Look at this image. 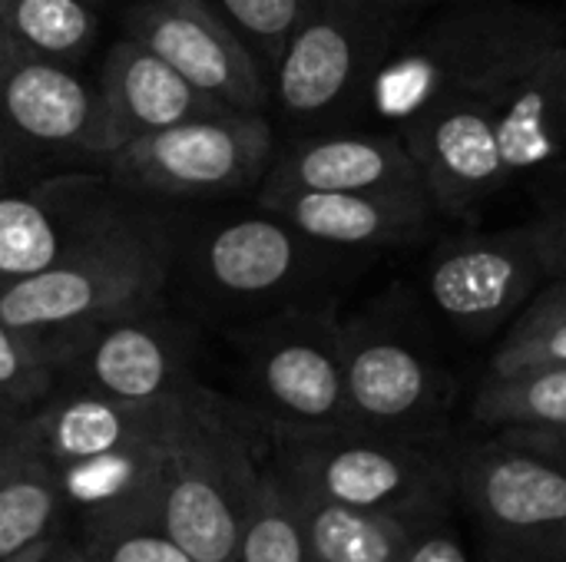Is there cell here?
Instances as JSON below:
<instances>
[{
	"label": "cell",
	"instance_id": "obj_15",
	"mask_svg": "<svg viewBox=\"0 0 566 562\" xmlns=\"http://www.w3.org/2000/svg\"><path fill=\"white\" fill-rule=\"evenodd\" d=\"M70 351L96 394L123 404H163L186 361V335L156 301L96 325Z\"/></svg>",
	"mask_w": 566,
	"mask_h": 562
},
{
	"label": "cell",
	"instance_id": "obj_29",
	"mask_svg": "<svg viewBox=\"0 0 566 562\" xmlns=\"http://www.w3.org/2000/svg\"><path fill=\"white\" fill-rule=\"evenodd\" d=\"M36 338L0 321V404H23L50 381V358Z\"/></svg>",
	"mask_w": 566,
	"mask_h": 562
},
{
	"label": "cell",
	"instance_id": "obj_33",
	"mask_svg": "<svg viewBox=\"0 0 566 562\" xmlns=\"http://www.w3.org/2000/svg\"><path fill=\"white\" fill-rule=\"evenodd\" d=\"M501 437L521 444V447H531L557 464L566 467V427H551V431H541V427H527V431H497Z\"/></svg>",
	"mask_w": 566,
	"mask_h": 562
},
{
	"label": "cell",
	"instance_id": "obj_16",
	"mask_svg": "<svg viewBox=\"0 0 566 562\" xmlns=\"http://www.w3.org/2000/svg\"><path fill=\"white\" fill-rule=\"evenodd\" d=\"M116 205L119 202L90 179L0 189V285L30 278L60 262Z\"/></svg>",
	"mask_w": 566,
	"mask_h": 562
},
{
	"label": "cell",
	"instance_id": "obj_2",
	"mask_svg": "<svg viewBox=\"0 0 566 562\" xmlns=\"http://www.w3.org/2000/svg\"><path fill=\"white\" fill-rule=\"evenodd\" d=\"M176 265V238L116 205L50 268L0 285V321L43 348L76 344L96 325L156 305Z\"/></svg>",
	"mask_w": 566,
	"mask_h": 562
},
{
	"label": "cell",
	"instance_id": "obj_30",
	"mask_svg": "<svg viewBox=\"0 0 566 562\" xmlns=\"http://www.w3.org/2000/svg\"><path fill=\"white\" fill-rule=\"evenodd\" d=\"M547 278H566V169H551L541 176L537 209L527 222Z\"/></svg>",
	"mask_w": 566,
	"mask_h": 562
},
{
	"label": "cell",
	"instance_id": "obj_18",
	"mask_svg": "<svg viewBox=\"0 0 566 562\" xmlns=\"http://www.w3.org/2000/svg\"><path fill=\"white\" fill-rule=\"evenodd\" d=\"M259 205L325 248H395L421 238L438 215L421 189L408 192H275Z\"/></svg>",
	"mask_w": 566,
	"mask_h": 562
},
{
	"label": "cell",
	"instance_id": "obj_12",
	"mask_svg": "<svg viewBox=\"0 0 566 562\" xmlns=\"http://www.w3.org/2000/svg\"><path fill=\"white\" fill-rule=\"evenodd\" d=\"M424 185L428 202L444 219H464L501 195L514 179L507 172L494 99H438L398 126Z\"/></svg>",
	"mask_w": 566,
	"mask_h": 562
},
{
	"label": "cell",
	"instance_id": "obj_3",
	"mask_svg": "<svg viewBox=\"0 0 566 562\" xmlns=\"http://www.w3.org/2000/svg\"><path fill=\"white\" fill-rule=\"evenodd\" d=\"M348 427L441 444L451 441L458 384L418 301L388 291L342 321Z\"/></svg>",
	"mask_w": 566,
	"mask_h": 562
},
{
	"label": "cell",
	"instance_id": "obj_14",
	"mask_svg": "<svg viewBox=\"0 0 566 562\" xmlns=\"http://www.w3.org/2000/svg\"><path fill=\"white\" fill-rule=\"evenodd\" d=\"M421 189L401 132H318L275 152L259 195L275 192H408Z\"/></svg>",
	"mask_w": 566,
	"mask_h": 562
},
{
	"label": "cell",
	"instance_id": "obj_25",
	"mask_svg": "<svg viewBox=\"0 0 566 562\" xmlns=\"http://www.w3.org/2000/svg\"><path fill=\"white\" fill-rule=\"evenodd\" d=\"M544 364H566V315H544L524 308L511 321L488 371L507 374Z\"/></svg>",
	"mask_w": 566,
	"mask_h": 562
},
{
	"label": "cell",
	"instance_id": "obj_38",
	"mask_svg": "<svg viewBox=\"0 0 566 562\" xmlns=\"http://www.w3.org/2000/svg\"><path fill=\"white\" fill-rule=\"evenodd\" d=\"M86 3H93V7H96V3H106V0H86Z\"/></svg>",
	"mask_w": 566,
	"mask_h": 562
},
{
	"label": "cell",
	"instance_id": "obj_36",
	"mask_svg": "<svg viewBox=\"0 0 566 562\" xmlns=\"http://www.w3.org/2000/svg\"><path fill=\"white\" fill-rule=\"evenodd\" d=\"M481 562H521L514 560V556H507V553H501V550H494V547H484V556Z\"/></svg>",
	"mask_w": 566,
	"mask_h": 562
},
{
	"label": "cell",
	"instance_id": "obj_37",
	"mask_svg": "<svg viewBox=\"0 0 566 562\" xmlns=\"http://www.w3.org/2000/svg\"><path fill=\"white\" fill-rule=\"evenodd\" d=\"M13 53H17V50H13V43H10V40H7V33L0 30V66H3Z\"/></svg>",
	"mask_w": 566,
	"mask_h": 562
},
{
	"label": "cell",
	"instance_id": "obj_24",
	"mask_svg": "<svg viewBox=\"0 0 566 562\" xmlns=\"http://www.w3.org/2000/svg\"><path fill=\"white\" fill-rule=\"evenodd\" d=\"M166 537L196 562H229L239 523L216 484L182 470L166 494Z\"/></svg>",
	"mask_w": 566,
	"mask_h": 562
},
{
	"label": "cell",
	"instance_id": "obj_5",
	"mask_svg": "<svg viewBox=\"0 0 566 562\" xmlns=\"http://www.w3.org/2000/svg\"><path fill=\"white\" fill-rule=\"evenodd\" d=\"M408 13L395 0H312L272 66V99L295 123H328L368 103V89Z\"/></svg>",
	"mask_w": 566,
	"mask_h": 562
},
{
	"label": "cell",
	"instance_id": "obj_17",
	"mask_svg": "<svg viewBox=\"0 0 566 562\" xmlns=\"http://www.w3.org/2000/svg\"><path fill=\"white\" fill-rule=\"evenodd\" d=\"M96 93L66 63L13 53L0 66V136L13 149L86 152Z\"/></svg>",
	"mask_w": 566,
	"mask_h": 562
},
{
	"label": "cell",
	"instance_id": "obj_28",
	"mask_svg": "<svg viewBox=\"0 0 566 562\" xmlns=\"http://www.w3.org/2000/svg\"><path fill=\"white\" fill-rule=\"evenodd\" d=\"M53 517V490L36 477L0 484V562L27 550Z\"/></svg>",
	"mask_w": 566,
	"mask_h": 562
},
{
	"label": "cell",
	"instance_id": "obj_13",
	"mask_svg": "<svg viewBox=\"0 0 566 562\" xmlns=\"http://www.w3.org/2000/svg\"><path fill=\"white\" fill-rule=\"evenodd\" d=\"M93 93L96 113L86 156L96 159H106L123 146L176 123L229 113L133 36H119L109 46Z\"/></svg>",
	"mask_w": 566,
	"mask_h": 562
},
{
	"label": "cell",
	"instance_id": "obj_10",
	"mask_svg": "<svg viewBox=\"0 0 566 562\" xmlns=\"http://www.w3.org/2000/svg\"><path fill=\"white\" fill-rule=\"evenodd\" d=\"M328 252L282 215L259 212L206 222L189 238V275L209 301L265 305L305 288Z\"/></svg>",
	"mask_w": 566,
	"mask_h": 562
},
{
	"label": "cell",
	"instance_id": "obj_7",
	"mask_svg": "<svg viewBox=\"0 0 566 562\" xmlns=\"http://www.w3.org/2000/svg\"><path fill=\"white\" fill-rule=\"evenodd\" d=\"M454 500L488 547L521 562H566V467L501 434L451 450Z\"/></svg>",
	"mask_w": 566,
	"mask_h": 562
},
{
	"label": "cell",
	"instance_id": "obj_6",
	"mask_svg": "<svg viewBox=\"0 0 566 562\" xmlns=\"http://www.w3.org/2000/svg\"><path fill=\"white\" fill-rule=\"evenodd\" d=\"M275 159L265 113H216L149 132L106 156V172L129 195L229 199L259 189Z\"/></svg>",
	"mask_w": 566,
	"mask_h": 562
},
{
	"label": "cell",
	"instance_id": "obj_19",
	"mask_svg": "<svg viewBox=\"0 0 566 562\" xmlns=\"http://www.w3.org/2000/svg\"><path fill=\"white\" fill-rule=\"evenodd\" d=\"M511 179L547 176L566 156V40L547 46L494 99Z\"/></svg>",
	"mask_w": 566,
	"mask_h": 562
},
{
	"label": "cell",
	"instance_id": "obj_35",
	"mask_svg": "<svg viewBox=\"0 0 566 562\" xmlns=\"http://www.w3.org/2000/svg\"><path fill=\"white\" fill-rule=\"evenodd\" d=\"M408 17L418 13V10H431V7H444V3H454V0H395Z\"/></svg>",
	"mask_w": 566,
	"mask_h": 562
},
{
	"label": "cell",
	"instance_id": "obj_23",
	"mask_svg": "<svg viewBox=\"0 0 566 562\" xmlns=\"http://www.w3.org/2000/svg\"><path fill=\"white\" fill-rule=\"evenodd\" d=\"M0 30L20 53L73 66L93 46L99 23L86 0H0Z\"/></svg>",
	"mask_w": 566,
	"mask_h": 562
},
{
	"label": "cell",
	"instance_id": "obj_9",
	"mask_svg": "<svg viewBox=\"0 0 566 562\" xmlns=\"http://www.w3.org/2000/svg\"><path fill=\"white\" fill-rule=\"evenodd\" d=\"M547 268L524 225L468 232L441 242L424 262V295L464 338H491L547 285Z\"/></svg>",
	"mask_w": 566,
	"mask_h": 562
},
{
	"label": "cell",
	"instance_id": "obj_4",
	"mask_svg": "<svg viewBox=\"0 0 566 562\" xmlns=\"http://www.w3.org/2000/svg\"><path fill=\"white\" fill-rule=\"evenodd\" d=\"M295 434L289 460L302 497L408 523L448 513L454 503L451 441L421 444L358 427Z\"/></svg>",
	"mask_w": 566,
	"mask_h": 562
},
{
	"label": "cell",
	"instance_id": "obj_31",
	"mask_svg": "<svg viewBox=\"0 0 566 562\" xmlns=\"http://www.w3.org/2000/svg\"><path fill=\"white\" fill-rule=\"evenodd\" d=\"M401 562H471L461 537L451 527V510L415 527Z\"/></svg>",
	"mask_w": 566,
	"mask_h": 562
},
{
	"label": "cell",
	"instance_id": "obj_26",
	"mask_svg": "<svg viewBox=\"0 0 566 562\" xmlns=\"http://www.w3.org/2000/svg\"><path fill=\"white\" fill-rule=\"evenodd\" d=\"M209 3L245 36V43L265 63L269 76L289 33L312 7V0H209Z\"/></svg>",
	"mask_w": 566,
	"mask_h": 562
},
{
	"label": "cell",
	"instance_id": "obj_27",
	"mask_svg": "<svg viewBox=\"0 0 566 562\" xmlns=\"http://www.w3.org/2000/svg\"><path fill=\"white\" fill-rule=\"evenodd\" d=\"M242 562H308L302 500L295 490L289 497H272L252 520L242 540Z\"/></svg>",
	"mask_w": 566,
	"mask_h": 562
},
{
	"label": "cell",
	"instance_id": "obj_8",
	"mask_svg": "<svg viewBox=\"0 0 566 562\" xmlns=\"http://www.w3.org/2000/svg\"><path fill=\"white\" fill-rule=\"evenodd\" d=\"M252 381L289 431L348 427L342 318L332 305H285L245 335Z\"/></svg>",
	"mask_w": 566,
	"mask_h": 562
},
{
	"label": "cell",
	"instance_id": "obj_32",
	"mask_svg": "<svg viewBox=\"0 0 566 562\" xmlns=\"http://www.w3.org/2000/svg\"><path fill=\"white\" fill-rule=\"evenodd\" d=\"M109 562H196L169 537H126L113 547Z\"/></svg>",
	"mask_w": 566,
	"mask_h": 562
},
{
	"label": "cell",
	"instance_id": "obj_34",
	"mask_svg": "<svg viewBox=\"0 0 566 562\" xmlns=\"http://www.w3.org/2000/svg\"><path fill=\"white\" fill-rule=\"evenodd\" d=\"M531 311H544V315H566V278H551L534 301L527 305Z\"/></svg>",
	"mask_w": 566,
	"mask_h": 562
},
{
	"label": "cell",
	"instance_id": "obj_21",
	"mask_svg": "<svg viewBox=\"0 0 566 562\" xmlns=\"http://www.w3.org/2000/svg\"><path fill=\"white\" fill-rule=\"evenodd\" d=\"M298 500L305 520L308 562H401L405 547L418 527L398 517L365 513V510L312 500L302 494Z\"/></svg>",
	"mask_w": 566,
	"mask_h": 562
},
{
	"label": "cell",
	"instance_id": "obj_20",
	"mask_svg": "<svg viewBox=\"0 0 566 562\" xmlns=\"http://www.w3.org/2000/svg\"><path fill=\"white\" fill-rule=\"evenodd\" d=\"M163 404H123L103 394H76L70 401L53 404L46 414H40L36 421V437L66 460H93V457H106L116 454L123 447L139 444L143 437H149L163 417L166 407Z\"/></svg>",
	"mask_w": 566,
	"mask_h": 562
},
{
	"label": "cell",
	"instance_id": "obj_1",
	"mask_svg": "<svg viewBox=\"0 0 566 562\" xmlns=\"http://www.w3.org/2000/svg\"><path fill=\"white\" fill-rule=\"evenodd\" d=\"M564 23L524 0H454L418 30H405L371 79L368 103L395 126L438 99L497 93L547 46L564 43Z\"/></svg>",
	"mask_w": 566,
	"mask_h": 562
},
{
	"label": "cell",
	"instance_id": "obj_11",
	"mask_svg": "<svg viewBox=\"0 0 566 562\" xmlns=\"http://www.w3.org/2000/svg\"><path fill=\"white\" fill-rule=\"evenodd\" d=\"M126 36L226 109L265 113L272 99L265 63L209 0H136L126 13Z\"/></svg>",
	"mask_w": 566,
	"mask_h": 562
},
{
	"label": "cell",
	"instance_id": "obj_22",
	"mask_svg": "<svg viewBox=\"0 0 566 562\" xmlns=\"http://www.w3.org/2000/svg\"><path fill=\"white\" fill-rule=\"evenodd\" d=\"M471 417L488 431L566 427V364L524 368L507 374H484Z\"/></svg>",
	"mask_w": 566,
	"mask_h": 562
}]
</instances>
